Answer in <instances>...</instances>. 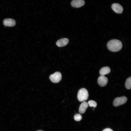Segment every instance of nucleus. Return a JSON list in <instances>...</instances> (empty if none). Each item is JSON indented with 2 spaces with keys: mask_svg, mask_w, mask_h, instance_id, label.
<instances>
[{
  "mask_svg": "<svg viewBox=\"0 0 131 131\" xmlns=\"http://www.w3.org/2000/svg\"><path fill=\"white\" fill-rule=\"evenodd\" d=\"M102 131H113L111 129L109 128H107L104 129Z\"/></svg>",
  "mask_w": 131,
  "mask_h": 131,
  "instance_id": "15",
  "label": "nucleus"
},
{
  "mask_svg": "<svg viewBox=\"0 0 131 131\" xmlns=\"http://www.w3.org/2000/svg\"><path fill=\"white\" fill-rule=\"evenodd\" d=\"M89 94L87 90L85 88H82L78 91L77 98L78 100L81 102L86 100L88 98Z\"/></svg>",
  "mask_w": 131,
  "mask_h": 131,
  "instance_id": "2",
  "label": "nucleus"
},
{
  "mask_svg": "<svg viewBox=\"0 0 131 131\" xmlns=\"http://www.w3.org/2000/svg\"><path fill=\"white\" fill-rule=\"evenodd\" d=\"M88 107V103L86 102L85 101L83 102L80 106L79 109V113L81 114L84 113Z\"/></svg>",
  "mask_w": 131,
  "mask_h": 131,
  "instance_id": "10",
  "label": "nucleus"
},
{
  "mask_svg": "<svg viewBox=\"0 0 131 131\" xmlns=\"http://www.w3.org/2000/svg\"><path fill=\"white\" fill-rule=\"evenodd\" d=\"M85 2L84 0H73L71 2V5L73 7L79 8L85 4Z\"/></svg>",
  "mask_w": 131,
  "mask_h": 131,
  "instance_id": "6",
  "label": "nucleus"
},
{
  "mask_svg": "<svg viewBox=\"0 0 131 131\" xmlns=\"http://www.w3.org/2000/svg\"><path fill=\"white\" fill-rule=\"evenodd\" d=\"M127 98L124 96L116 98L113 101V105L114 106H118L125 104L127 101Z\"/></svg>",
  "mask_w": 131,
  "mask_h": 131,
  "instance_id": "3",
  "label": "nucleus"
},
{
  "mask_svg": "<svg viewBox=\"0 0 131 131\" xmlns=\"http://www.w3.org/2000/svg\"><path fill=\"white\" fill-rule=\"evenodd\" d=\"M111 8L117 14H121L123 11V8L122 6L118 3H114L111 6Z\"/></svg>",
  "mask_w": 131,
  "mask_h": 131,
  "instance_id": "7",
  "label": "nucleus"
},
{
  "mask_svg": "<svg viewBox=\"0 0 131 131\" xmlns=\"http://www.w3.org/2000/svg\"><path fill=\"white\" fill-rule=\"evenodd\" d=\"M88 104L90 107L93 106L94 107H96L97 105V103L95 101L92 100H90L88 101Z\"/></svg>",
  "mask_w": 131,
  "mask_h": 131,
  "instance_id": "13",
  "label": "nucleus"
},
{
  "mask_svg": "<svg viewBox=\"0 0 131 131\" xmlns=\"http://www.w3.org/2000/svg\"><path fill=\"white\" fill-rule=\"evenodd\" d=\"M98 82L99 85L101 87L105 86L108 82L107 78L104 76L101 75L98 79Z\"/></svg>",
  "mask_w": 131,
  "mask_h": 131,
  "instance_id": "5",
  "label": "nucleus"
},
{
  "mask_svg": "<svg viewBox=\"0 0 131 131\" xmlns=\"http://www.w3.org/2000/svg\"><path fill=\"white\" fill-rule=\"evenodd\" d=\"M36 131H43L41 130H37Z\"/></svg>",
  "mask_w": 131,
  "mask_h": 131,
  "instance_id": "16",
  "label": "nucleus"
},
{
  "mask_svg": "<svg viewBox=\"0 0 131 131\" xmlns=\"http://www.w3.org/2000/svg\"><path fill=\"white\" fill-rule=\"evenodd\" d=\"M62 76L61 73L59 72H57L54 74H51L49 78L51 81L54 83H57L61 80Z\"/></svg>",
  "mask_w": 131,
  "mask_h": 131,
  "instance_id": "4",
  "label": "nucleus"
},
{
  "mask_svg": "<svg viewBox=\"0 0 131 131\" xmlns=\"http://www.w3.org/2000/svg\"><path fill=\"white\" fill-rule=\"evenodd\" d=\"M82 118V116L79 114H76L74 116V119L76 121H79L81 120Z\"/></svg>",
  "mask_w": 131,
  "mask_h": 131,
  "instance_id": "14",
  "label": "nucleus"
},
{
  "mask_svg": "<svg viewBox=\"0 0 131 131\" xmlns=\"http://www.w3.org/2000/svg\"><path fill=\"white\" fill-rule=\"evenodd\" d=\"M107 47L110 51L116 52L120 50L122 47V44L120 40L113 39L109 41L107 43Z\"/></svg>",
  "mask_w": 131,
  "mask_h": 131,
  "instance_id": "1",
  "label": "nucleus"
},
{
  "mask_svg": "<svg viewBox=\"0 0 131 131\" xmlns=\"http://www.w3.org/2000/svg\"><path fill=\"white\" fill-rule=\"evenodd\" d=\"M3 23L5 26L9 27L13 26L15 25L16 24L15 21L11 18L4 19L3 21Z\"/></svg>",
  "mask_w": 131,
  "mask_h": 131,
  "instance_id": "8",
  "label": "nucleus"
},
{
  "mask_svg": "<svg viewBox=\"0 0 131 131\" xmlns=\"http://www.w3.org/2000/svg\"><path fill=\"white\" fill-rule=\"evenodd\" d=\"M125 86L127 89L129 90L131 88V77L128 78L126 80L125 83Z\"/></svg>",
  "mask_w": 131,
  "mask_h": 131,
  "instance_id": "12",
  "label": "nucleus"
},
{
  "mask_svg": "<svg viewBox=\"0 0 131 131\" xmlns=\"http://www.w3.org/2000/svg\"><path fill=\"white\" fill-rule=\"evenodd\" d=\"M68 42V39L65 38L58 40L56 42V44L58 47H62L66 46Z\"/></svg>",
  "mask_w": 131,
  "mask_h": 131,
  "instance_id": "9",
  "label": "nucleus"
},
{
  "mask_svg": "<svg viewBox=\"0 0 131 131\" xmlns=\"http://www.w3.org/2000/svg\"><path fill=\"white\" fill-rule=\"evenodd\" d=\"M110 68L108 66H106L102 68L100 70L99 73L101 75L104 76L109 74L110 72Z\"/></svg>",
  "mask_w": 131,
  "mask_h": 131,
  "instance_id": "11",
  "label": "nucleus"
}]
</instances>
